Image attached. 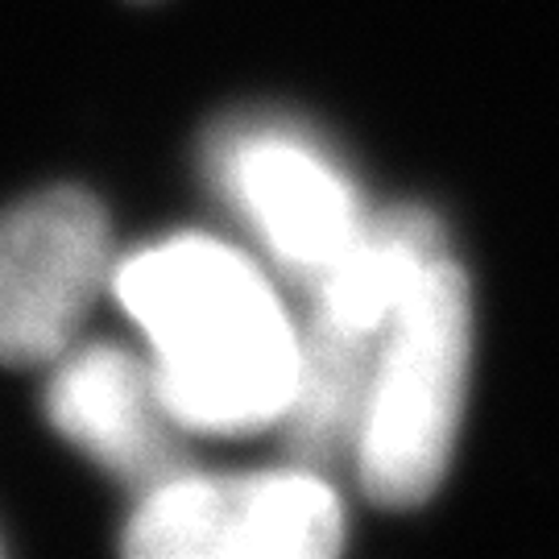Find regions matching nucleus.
Returning <instances> with one entry per match:
<instances>
[{
    "label": "nucleus",
    "instance_id": "f257e3e1",
    "mask_svg": "<svg viewBox=\"0 0 559 559\" xmlns=\"http://www.w3.org/2000/svg\"><path fill=\"white\" fill-rule=\"evenodd\" d=\"M108 286L150 340L162 402L182 431L245 436L286 419L299 328L240 249L166 237L117 261Z\"/></svg>",
    "mask_w": 559,
    "mask_h": 559
},
{
    "label": "nucleus",
    "instance_id": "f03ea898",
    "mask_svg": "<svg viewBox=\"0 0 559 559\" xmlns=\"http://www.w3.org/2000/svg\"><path fill=\"white\" fill-rule=\"evenodd\" d=\"M473 365V290L452 253H440L399 302L373 360L357 427L365 493L411 510L440 489L452 464Z\"/></svg>",
    "mask_w": 559,
    "mask_h": 559
},
{
    "label": "nucleus",
    "instance_id": "7ed1b4c3",
    "mask_svg": "<svg viewBox=\"0 0 559 559\" xmlns=\"http://www.w3.org/2000/svg\"><path fill=\"white\" fill-rule=\"evenodd\" d=\"M344 547V506L320 468L175 473L145 489L124 526L138 559H323Z\"/></svg>",
    "mask_w": 559,
    "mask_h": 559
},
{
    "label": "nucleus",
    "instance_id": "20e7f679",
    "mask_svg": "<svg viewBox=\"0 0 559 559\" xmlns=\"http://www.w3.org/2000/svg\"><path fill=\"white\" fill-rule=\"evenodd\" d=\"M207 175L270 258L302 282L320 278L369 221L353 175L290 120L224 124L207 145Z\"/></svg>",
    "mask_w": 559,
    "mask_h": 559
},
{
    "label": "nucleus",
    "instance_id": "39448f33",
    "mask_svg": "<svg viewBox=\"0 0 559 559\" xmlns=\"http://www.w3.org/2000/svg\"><path fill=\"white\" fill-rule=\"evenodd\" d=\"M112 282L108 216L87 191H46L0 212V360L55 365Z\"/></svg>",
    "mask_w": 559,
    "mask_h": 559
},
{
    "label": "nucleus",
    "instance_id": "423d86ee",
    "mask_svg": "<svg viewBox=\"0 0 559 559\" xmlns=\"http://www.w3.org/2000/svg\"><path fill=\"white\" fill-rule=\"evenodd\" d=\"M46 415L62 440L133 485L182 473L179 423L162 402L150 360L117 344H71L46 385Z\"/></svg>",
    "mask_w": 559,
    "mask_h": 559
},
{
    "label": "nucleus",
    "instance_id": "0eeeda50",
    "mask_svg": "<svg viewBox=\"0 0 559 559\" xmlns=\"http://www.w3.org/2000/svg\"><path fill=\"white\" fill-rule=\"evenodd\" d=\"M440 253H448L443 224L427 207L402 203L369 216L348 249L311 282L307 323L381 344L406 290Z\"/></svg>",
    "mask_w": 559,
    "mask_h": 559
}]
</instances>
